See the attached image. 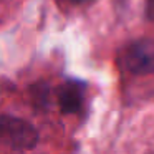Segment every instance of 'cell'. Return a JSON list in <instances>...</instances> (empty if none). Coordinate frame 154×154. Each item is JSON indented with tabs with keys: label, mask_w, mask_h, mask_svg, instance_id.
Returning <instances> with one entry per match:
<instances>
[{
	"label": "cell",
	"mask_w": 154,
	"mask_h": 154,
	"mask_svg": "<svg viewBox=\"0 0 154 154\" xmlns=\"http://www.w3.org/2000/svg\"><path fill=\"white\" fill-rule=\"evenodd\" d=\"M0 131H2L4 143L15 151L33 149L38 143L37 129L22 118L4 114L0 121Z\"/></svg>",
	"instance_id": "6da1fadb"
},
{
	"label": "cell",
	"mask_w": 154,
	"mask_h": 154,
	"mask_svg": "<svg viewBox=\"0 0 154 154\" xmlns=\"http://www.w3.org/2000/svg\"><path fill=\"white\" fill-rule=\"evenodd\" d=\"M123 66L129 73L143 76L154 73V42L137 40L126 48L123 55Z\"/></svg>",
	"instance_id": "7a4b0ae2"
},
{
	"label": "cell",
	"mask_w": 154,
	"mask_h": 154,
	"mask_svg": "<svg viewBox=\"0 0 154 154\" xmlns=\"http://www.w3.org/2000/svg\"><path fill=\"white\" fill-rule=\"evenodd\" d=\"M58 106L63 114H73L83 104L85 98V88L78 81H66L58 88Z\"/></svg>",
	"instance_id": "3957f363"
},
{
	"label": "cell",
	"mask_w": 154,
	"mask_h": 154,
	"mask_svg": "<svg viewBox=\"0 0 154 154\" xmlns=\"http://www.w3.org/2000/svg\"><path fill=\"white\" fill-rule=\"evenodd\" d=\"M147 14H149V17L154 20V0H149V5H147Z\"/></svg>",
	"instance_id": "277c9868"
},
{
	"label": "cell",
	"mask_w": 154,
	"mask_h": 154,
	"mask_svg": "<svg viewBox=\"0 0 154 154\" xmlns=\"http://www.w3.org/2000/svg\"><path fill=\"white\" fill-rule=\"evenodd\" d=\"M71 2H76V4H81V2H88V0H71Z\"/></svg>",
	"instance_id": "5b68a950"
}]
</instances>
